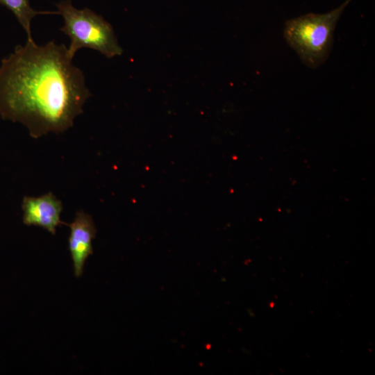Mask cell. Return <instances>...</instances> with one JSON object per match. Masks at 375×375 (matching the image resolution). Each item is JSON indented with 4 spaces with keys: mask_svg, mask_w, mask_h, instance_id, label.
<instances>
[{
    "mask_svg": "<svg viewBox=\"0 0 375 375\" xmlns=\"http://www.w3.org/2000/svg\"><path fill=\"white\" fill-rule=\"evenodd\" d=\"M72 60L54 41L17 46L0 65V117L21 123L35 139L72 127L92 95Z\"/></svg>",
    "mask_w": 375,
    "mask_h": 375,
    "instance_id": "obj_1",
    "label": "cell"
},
{
    "mask_svg": "<svg viewBox=\"0 0 375 375\" xmlns=\"http://www.w3.org/2000/svg\"><path fill=\"white\" fill-rule=\"evenodd\" d=\"M350 1L325 14L308 13L286 22L284 38L309 67L316 68L327 59L337 22Z\"/></svg>",
    "mask_w": 375,
    "mask_h": 375,
    "instance_id": "obj_2",
    "label": "cell"
},
{
    "mask_svg": "<svg viewBox=\"0 0 375 375\" xmlns=\"http://www.w3.org/2000/svg\"><path fill=\"white\" fill-rule=\"evenodd\" d=\"M56 6L64 19L60 31L70 39L67 48L70 58L82 48L98 51L108 58L122 53L112 26L101 16L89 8H74L71 0L61 1Z\"/></svg>",
    "mask_w": 375,
    "mask_h": 375,
    "instance_id": "obj_3",
    "label": "cell"
},
{
    "mask_svg": "<svg viewBox=\"0 0 375 375\" xmlns=\"http://www.w3.org/2000/svg\"><path fill=\"white\" fill-rule=\"evenodd\" d=\"M23 222L27 226H38L51 234L58 226L65 224L60 220L62 202L51 192L40 197H24L22 203Z\"/></svg>",
    "mask_w": 375,
    "mask_h": 375,
    "instance_id": "obj_4",
    "label": "cell"
},
{
    "mask_svg": "<svg viewBox=\"0 0 375 375\" xmlns=\"http://www.w3.org/2000/svg\"><path fill=\"white\" fill-rule=\"evenodd\" d=\"M70 228L68 239L69 250L74 264L76 277L82 275L87 258L92 254V240L97 229L92 217L83 210L78 211L74 221L67 224Z\"/></svg>",
    "mask_w": 375,
    "mask_h": 375,
    "instance_id": "obj_5",
    "label": "cell"
},
{
    "mask_svg": "<svg viewBox=\"0 0 375 375\" xmlns=\"http://www.w3.org/2000/svg\"><path fill=\"white\" fill-rule=\"evenodd\" d=\"M0 3L9 9L16 17L25 31L27 41H34L32 38L31 24L32 19L38 15L59 14L58 11H37L31 8L29 0H0Z\"/></svg>",
    "mask_w": 375,
    "mask_h": 375,
    "instance_id": "obj_6",
    "label": "cell"
}]
</instances>
